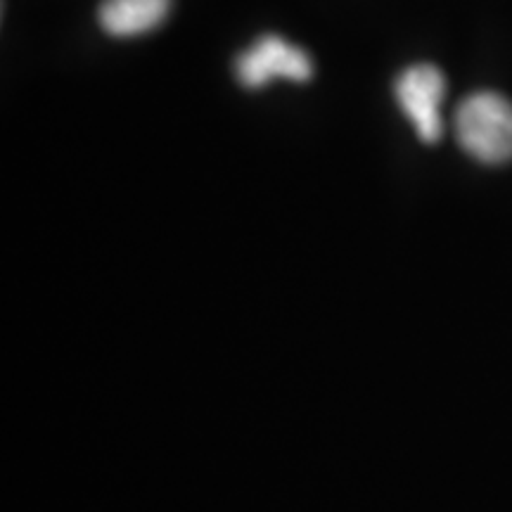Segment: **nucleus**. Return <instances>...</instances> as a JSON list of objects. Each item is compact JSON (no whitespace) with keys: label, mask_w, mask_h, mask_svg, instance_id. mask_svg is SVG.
Here are the masks:
<instances>
[{"label":"nucleus","mask_w":512,"mask_h":512,"mask_svg":"<svg viewBox=\"0 0 512 512\" xmlns=\"http://www.w3.org/2000/svg\"><path fill=\"white\" fill-rule=\"evenodd\" d=\"M235 72L242 86L264 88L273 79L309 81L313 62L302 48L292 46L280 36L266 34L235 60Z\"/></svg>","instance_id":"nucleus-3"},{"label":"nucleus","mask_w":512,"mask_h":512,"mask_svg":"<svg viewBox=\"0 0 512 512\" xmlns=\"http://www.w3.org/2000/svg\"><path fill=\"white\" fill-rule=\"evenodd\" d=\"M169 8L171 0H105L100 5V24L117 38L140 36L157 29Z\"/></svg>","instance_id":"nucleus-4"},{"label":"nucleus","mask_w":512,"mask_h":512,"mask_svg":"<svg viewBox=\"0 0 512 512\" xmlns=\"http://www.w3.org/2000/svg\"><path fill=\"white\" fill-rule=\"evenodd\" d=\"M456 136L467 155L479 162H510L512 102L491 91L467 95L456 110Z\"/></svg>","instance_id":"nucleus-1"},{"label":"nucleus","mask_w":512,"mask_h":512,"mask_svg":"<svg viewBox=\"0 0 512 512\" xmlns=\"http://www.w3.org/2000/svg\"><path fill=\"white\" fill-rule=\"evenodd\" d=\"M399 107L413 121L422 143H437L444 133L441 105L446 98V79L432 64H415L394 83Z\"/></svg>","instance_id":"nucleus-2"}]
</instances>
